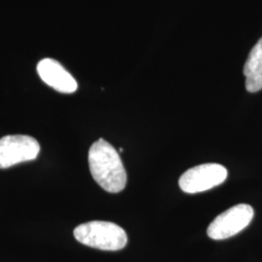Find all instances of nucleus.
<instances>
[{
  "label": "nucleus",
  "instance_id": "obj_1",
  "mask_svg": "<svg viewBox=\"0 0 262 262\" xmlns=\"http://www.w3.org/2000/svg\"><path fill=\"white\" fill-rule=\"evenodd\" d=\"M89 165L94 181L110 193L124 189L126 172L117 150L104 139L94 142L89 150Z\"/></svg>",
  "mask_w": 262,
  "mask_h": 262
},
{
  "label": "nucleus",
  "instance_id": "obj_2",
  "mask_svg": "<svg viewBox=\"0 0 262 262\" xmlns=\"http://www.w3.org/2000/svg\"><path fill=\"white\" fill-rule=\"evenodd\" d=\"M74 237L79 243L101 251H120L127 244V235L121 226L102 221L78 225Z\"/></svg>",
  "mask_w": 262,
  "mask_h": 262
},
{
  "label": "nucleus",
  "instance_id": "obj_4",
  "mask_svg": "<svg viewBox=\"0 0 262 262\" xmlns=\"http://www.w3.org/2000/svg\"><path fill=\"white\" fill-rule=\"evenodd\" d=\"M253 207L238 204L217 215L210 224L207 234L213 240H225L238 234L253 221Z\"/></svg>",
  "mask_w": 262,
  "mask_h": 262
},
{
  "label": "nucleus",
  "instance_id": "obj_5",
  "mask_svg": "<svg viewBox=\"0 0 262 262\" xmlns=\"http://www.w3.org/2000/svg\"><path fill=\"white\" fill-rule=\"evenodd\" d=\"M38 141L28 135H7L0 139V169L37 159Z\"/></svg>",
  "mask_w": 262,
  "mask_h": 262
},
{
  "label": "nucleus",
  "instance_id": "obj_3",
  "mask_svg": "<svg viewBox=\"0 0 262 262\" xmlns=\"http://www.w3.org/2000/svg\"><path fill=\"white\" fill-rule=\"evenodd\" d=\"M228 172L219 163H205L187 170L179 180L181 189L189 194L199 193L225 183Z\"/></svg>",
  "mask_w": 262,
  "mask_h": 262
},
{
  "label": "nucleus",
  "instance_id": "obj_6",
  "mask_svg": "<svg viewBox=\"0 0 262 262\" xmlns=\"http://www.w3.org/2000/svg\"><path fill=\"white\" fill-rule=\"evenodd\" d=\"M37 72L42 81L61 94H73L78 89L74 77L53 58H44L37 64Z\"/></svg>",
  "mask_w": 262,
  "mask_h": 262
},
{
  "label": "nucleus",
  "instance_id": "obj_7",
  "mask_svg": "<svg viewBox=\"0 0 262 262\" xmlns=\"http://www.w3.org/2000/svg\"><path fill=\"white\" fill-rule=\"evenodd\" d=\"M246 89L249 93H257L262 90V38L250 52L244 66Z\"/></svg>",
  "mask_w": 262,
  "mask_h": 262
}]
</instances>
